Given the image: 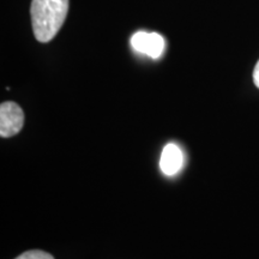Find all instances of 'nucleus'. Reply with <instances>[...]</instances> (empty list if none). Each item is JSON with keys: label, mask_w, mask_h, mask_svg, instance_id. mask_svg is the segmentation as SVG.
Returning <instances> with one entry per match:
<instances>
[{"label": "nucleus", "mask_w": 259, "mask_h": 259, "mask_svg": "<svg viewBox=\"0 0 259 259\" xmlns=\"http://www.w3.org/2000/svg\"><path fill=\"white\" fill-rule=\"evenodd\" d=\"M131 46L139 53L157 59L164 50V40L157 32L138 31L131 37Z\"/></svg>", "instance_id": "obj_3"}, {"label": "nucleus", "mask_w": 259, "mask_h": 259, "mask_svg": "<svg viewBox=\"0 0 259 259\" xmlns=\"http://www.w3.org/2000/svg\"><path fill=\"white\" fill-rule=\"evenodd\" d=\"M69 11V0H32V31L37 41L46 44L56 37Z\"/></svg>", "instance_id": "obj_1"}, {"label": "nucleus", "mask_w": 259, "mask_h": 259, "mask_svg": "<svg viewBox=\"0 0 259 259\" xmlns=\"http://www.w3.org/2000/svg\"><path fill=\"white\" fill-rule=\"evenodd\" d=\"M24 113L17 103L3 102L0 106V136L9 138L17 135L23 127Z\"/></svg>", "instance_id": "obj_2"}, {"label": "nucleus", "mask_w": 259, "mask_h": 259, "mask_svg": "<svg viewBox=\"0 0 259 259\" xmlns=\"http://www.w3.org/2000/svg\"><path fill=\"white\" fill-rule=\"evenodd\" d=\"M16 259H54L53 255H51L50 253L45 251H40V250H30L24 252L21 255H18Z\"/></svg>", "instance_id": "obj_5"}, {"label": "nucleus", "mask_w": 259, "mask_h": 259, "mask_svg": "<svg viewBox=\"0 0 259 259\" xmlns=\"http://www.w3.org/2000/svg\"><path fill=\"white\" fill-rule=\"evenodd\" d=\"M253 82L255 84V87L259 88V61L255 64L254 70H253Z\"/></svg>", "instance_id": "obj_6"}, {"label": "nucleus", "mask_w": 259, "mask_h": 259, "mask_svg": "<svg viewBox=\"0 0 259 259\" xmlns=\"http://www.w3.org/2000/svg\"><path fill=\"white\" fill-rule=\"evenodd\" d=\"M183 153L176 144H168L162 151L160 168L166 176H174L183 166Z\"/></svg>", "instance_id": "obj_4"}]
</instances>
